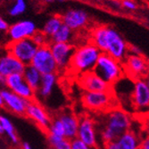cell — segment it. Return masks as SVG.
<instances>
[{
  "mask_svg": "<svg viewBox=\"0 0 149 149\" xmlns=\"http://www.w3.org/2000/svg\"><path fill=\"white\" fill-rule=\"evenodd\" d=\"M104 113L101 128L97 130L103 146L130 130L132 126L131 116L120 108L115 107Z\"/></svg>",
  "mask_w": 149,
  "mask_h": 149,
  "instance_id": "obj_1",
  "label": "cell"
},
{
  "mask_svg": "<svg viewBox=\"0 0 149 149\" xmlns=\"http://www.w3.org/2000/svg\"><path fill=\"white\" fill-rule=\"evenodd\" d=\"M100 55L101 51L90 41L80 45L74 49L69 69L79 75L93 72Z\"/></svg>",
  "mask_w": 149,
  "mask_h": 149,
  "instance_id": "obj_2",
  "label": "cell"
},
{
  "mask_svg": "<svg viewBox=\"0 0 149 149\" xmlns=\"http://www.w3.org/2000/svg\"><path fill=\"white\" fill-rule=\"evenodd\" d=\"M93 72L112 87L125 75L123 63L115 60L106 53H101Z\"/></svg>",
  "mask_w": 149,
  "mask_h": 149,
  "instance_id": "obj_3",
  "label": "cell"
},
{
  "mask_svg": "<svg viewBox=\"0 0 149 149\" xmlns=\"http://www.w3.org/2000/svg\"><path fill=\"white\" fill-rule=\"evenodd\" d=\"M81 102L87 109L97 113H105L116 107L115 95L113 89L104 92L83 91Z\"/></svg>",
  "mask_w": 149,
  "mask_h": 149,
  "instance_id": "obj_4",
  "label": "cell"
},
{
  "mask_svg": "<svg viewBox=\"0 0 149 149\" xmlns=\"http://www.w3.org/2000/svg\"><path fill=\"white\" fill-rule=\"evenodd\" d=\"M130 103L134 112L140 117L149 113V88L146 78L134 80Z\"/></svg>",
  "mask_w": 149,
  "mask_h": 149,
  "instance_id": "obj_5",
  "label": "cell"
},
{
  "mask_svg": "<svg viewBox=\"0 0 149 149\" xmlns=\"http://www.w3.org/2000/svg\"><path fill=\"white\" fill-rule=\"evenodd\" d=\"M129 45L120 33L113 29L112 27H107V40L105 53L115 60L123 63L129 52Z\"/></svg>",
  "mask_w": 149,
  "mask_h": 149,
  "instance_id": "obj_6",
  "label": "cell"
},
{
  "mask_svg": "<svg viewBox=\"0 0 149 149\" xmlns=\"http://www.w3.org/2000/svg\"><path fill=\"white\" fill-rule=\"evenodd\" d=\"M77 139L94 149L99 148L97 125L94 118L87 114L79 117Z\"/></svg>",
  "mask_w": 149,
  "mask_h": 149,
  "instance_id": "obj_7",
  "label": "cell"
},
{
  "mask_svg": "<svg viewBox=\"0 0 149 149\" xmlns=\"http://www.w3.org/2000/svg\"><path fill=\"white\" fill-rule=\"evenodd\" d=\"M6 48L7 53L11 54L24 65H30L37 52L38 46L31 38H26L19 41L7 42Z\"/></svg>",
  "mask_w": 149,
  "mask_h": 149,
  "instance_id": "obj_8",
  "label": "cell"
},
{
  "mask_svg": "<svg viewBox=\"0 0 149 149\" xmlns=\"http://www.w3.org/2000/svg\"><path fill=\"white\" fill-rule=\"evenodd\" d=\"M31 65L42 75L56 73L58 72L56 63L54 59L49 45L38 47L34 55Z\"/></svg>",
  "mask_w": 149,
  "mask_h": 149,
  "instance_id": "obj_9",
  "label": "cell"
},
{
  "mask_svg": "<svg viewBox=\"0 0 149 149\" xmlns=\"http://www.w3.org/2000/svg\"><path fill=\"white\" fill-rule=\"evenodd\" d=\"M24 116L31 120L40 130L45 132H47L52 120V116L47 110V108L41 104V102L38 101L37 99H33L29 102Z\"/></svg>",
  "mask_w": 149,
  "mask_h": 149,
  "instance_id": "obj_10",
  "label": "cell"
},
{
  "mask_svg": "<svg viewBox=\"0 0 149 149\" xmlns=\"http://www.w3.org/2000/svg\"><path fill=\"white\" fill-rule=\"evenodd\" d=\"M147 63L148 62L146 59L140 55L129 54L123 63L124 74L133 80L146 78L147 72Z\"/></svg>",
  "mask_w": 149,
  "mask_h": 149,
  "instance_id": "obj_11",
  "label": "cell"
},
{
  "mask_svg": "<svg viewBox=\"0 0 149 149\" xmlns=\"http://www.w3.org/2000/svg\"><path fill=\"white\" fill-rule=\"evenodd\" d=\"M38 31L37 25L31 20H22L9 25L6 32L8 41H19V40L31 38Z\"/></svg>",
  "mask_w": 149,
  "mask_h": 149,
  "instance_id": "obj_12",
  "label": "cell"
},
{
  "mask_svg": "<svg viewBox=\"0 0 149 149\" xmlns=\"http://www.w3.org/2000/svg\"><path fill=\"white\" fill-rule=\"evenodd\" d=\"M49 47L58 71L69 69L75 47L71 43H49Z\"/></svg>",
  "mask_w": 149,
  "mask_h": 149,
  "instance_id": "obj_13",
  "label": "cell"
},
{
  "mask_svg": "<svg viewBox=\"0 0 149 149\" xmlns=\"http://www.w3.org/2000/svg\"><path fill=\"white\" fill-rule=\"evenodd\" d=\"M5 88L28 101L36 97V92L26 82L22 74H13L6 77Z\"/></svg>",
  "mask_w": 149,
  "mask_h": 149,
  "instance_id": "obj_14",
  "label": "cell"
},
{
  "mask_svg": "<svg viewBox=\"0 0 149 149\" xmlns=\"http://www.w3.org/2000/svg\"><path fill=\"white\" fill-rule=\"evenodd\" d=\"M1 93L4 107L7 111L18 116L25 115L27 106H28L30 101L21 97L18 95L15 94L6 88L1 89Z\"/></svg>",
  "mask_w": 149,
  "mask_h": 149,
  "instance_id": "obj_15",
  "label": "cell"
},
{
  "mask_svg": "<svg viewBox=\"0 0 149 149\" xmlns=\"http://www.w3.org/2000/svg\"><path fill=\"white\" fill-rule=\"evenodd\" d=\"M63 24L73 31L84 29L89 22L88 13L81 9H71L61 15Z\"/></svg>",
  "mask_w": 149,
  "mask_h": 149,
  "instance_id": "obj_16",
  "label": "cell"
},
{
  "mask_svg": "<svg viewBox=\"0 0 149 149\" xmlns=\"http://www.w3.org/2000/svg\"><path fill=\"white\" fill-rule=\"evenodd\" d=\"M79 87L83 91L87 92H104L110 91L113 87L106 83L101 78L93 72H89L84 74H81L79 77Z\"/></svg>",
  "mask_w": 149,
  "mask_h": 149,
  "instance_id": "obj_17",
  "label": "cell"
},
{
  "mask_svg": "<svg viewBox=\"0 0 149 149\" xmlns=\"http://www.w3.org/2000/svg\"><path fill=\"white\" fill-rule=\"evenodd\" d=\"M140 138L132 130L103 146V149H139Z\"/></svg>",
  "mask_w": 149,
  "mask_h": 149,
  "instance_id": "obj_18",
  "label": "cell"
},
{
  "mask_svg": "<svg viewBox=\"0 0 149 149\" xmlns=\"http://www.w3.org/2000/svg\"><path fill=\"white\" fill-rule=\"evenodd\" d=\"M63 124L64 130V138L72 140L77 138L79 128V117L71 110H63L56 114Z\"/></svg>",
  "mask_w": 149,
  "mask_h": 149,
  "instance_id": "obj_19",
  "label": "cell"
},
{
  "mask_svg": "<svg viewBox=\"0 0 149 149\" xmlns=\"http://www.w3.org/2000/svg\"><path fill=\"white\" fill-rule=\"evenodd\" d=\"M25 66L7 52L0 56V73L5 78L13 74H22Z\"/></svg>",
  "mask_w": 149,
  "mask_h": 149,
  "instance_id": "obj_20",
  "label": "cell"
},
{
  "mask_svg": "<svg viewBox=\"0 0 149 149\" xmlns=\"http://www.w3.org/2000/svg\"><path fill=\"white\" fill-rule=\"evenodd\" d=\"M57 84V75L56 73H50L42 75L41 81L38 88L36 91V97L38 101L41 102L49 98L55 90Z\"/></svg>",
  "mask_w": 149,
  "mask_h": 149,
  "instance_id": "obj_21",
  "label": "cell"
},
{
  "mask_svg": "<svg viewBox=\"0 0 149 149\" xmlns=\"http://www.w3.org/2000/svg\"><path fill=\"white\" fill-rule=\"evenodd\" d=\"M107 27L104 25L97 26L92 30L90 34V42L96 46L101 53H105L106 50Z\"/></svg>",
  "mask_w": 149,
  "mask_h": 149,
  "instance_id": "obj_22",
  "label": "cell"
},
{
  "mask_svg": "<svg viewBox=\"0 0 149 149\" xmlns=\"http://www.w3.org/2000/svg\"><path fill=\"white\" fill-rule=\"evenodd\" d=\"M22 76L26 82L28 83V85L36 92L40 85L42 74L30 64L25 66V69L22 72Z\"/></svg>",
  "mask_w": 149,
  "mask_h": 149,
  "instance_id": "obj_23",
  "label": "cell"
},
{
  "mask_svg": "<svg viewBox=\"0 0 149 149\" xmlns=\"http://www.w3.org/2000/svg\"><path fill=\"white\" fill-rule=\"evenodd\" d=\"M1 121H2V129H3V134H6V136L13 144V146H17L20 144V139L17 135L15 125L13 124L12 120L6 115L1 116Z\"/></svg>",
  "mask_w": 149,
  "mask_h": 149,
  "instance_id": "obj_24",
  "label": "cell"
},
{
  "mask_svg": "<svg viewBox=\"0 0 149 149\" xmlns=\"http://www.w3.org/2000/svg\"><path fill=\"white\" fill-rule=\"evenodd\" d=\"M74 31L63 24L50 38V43H71L74 38ZM72 44V43H71Z\"/></svg>",
  "mask_w": 149,
  "mask_h": 149,
  "instance_id": "obj_25",
  "label": "cell"
},
{
  "mask_svg": "<svg viewBox=\"0 0 149 149\" xmlns=\"http://www.w3.org/2000/svg\"><path fill=\"white\" fill-rule=\"evenodd\" d=\"M62 25H63V22H62L61 15H54L51 16L46 22L41 31L49 38L50 41V38L59 30V28Z\"/></svg>",
  "mask_w": 149,
  "mask_h": 149,
  "instance_id": "obj_26",
  "label": "cell"
},
{
  "mask_svg": "<svg viewBox=\"0 0 149 149\" xmlns=\"http://www.w3.org/2000/svg\"><path fill=\"white\" fill-rule=\"evenodd\" d=\"M49 149H71V140L64 137L47 135Z\"/></svg>",
  "mask_w": 149,
  "mask_h": 149,
  "instance_id": "obj_27",
  "label": "cell"
},
{
  "mask_svg": "<svg viewBox=\"0 0 149 149\" xmlns=\"http://www.w3.org/2000/svg\"><path fill=\"white\" fill-rule=\"evenodd\" d=\"M46 133L47 135H52V136L56 137H64V130L63 124L56 115L55 117H52L50 125Z\"/></svg>",
  "mask_w": 149,
  "mask_h": 149,
  "instance_id": "obj_28",
  "label": "cell"
},
{
  "mask_svg": "<svg viewBox=\"0 0 149 149\" xmlns=\"http://www.w3.org/2000/svg\"><path fill=\"white\" fill-rule=\"evenodd\" d=\"M27 4L25 0H15V2L13 3L12 7L9 10V15L13 17L19 16L26 11Z\"/></svg>",
  "mask_w": 149,
  "mask_h": 149,
  "instance_id": "obj_29",
  "label": "cell"
},
{
  "mask_svg": "<svg viewBox=\"0 0 149 149\" xmlns=\"http://www.w3.org/2000/svg\"><path fill=\"white\" fill-rule=\"evenodd\" d=\"M31 39L33 40V42L38 47H42V46H46V45H49L50 41L49 38L41 31H38L31 38Z\"/></svg>",
  "mask_w": 149,
  "mask_h": 149,
  "instance_id": "obj_30",
  "label": "cell"
},
{
  "mask_svg": "<svg viewBox=\"0 0 149 149\" xmlns=\"http://www.w3.org/2000/svg\"><path fill=\"white\" fill-rule=\"evenodd\" d=\"M71 149H94V148L87 146L82 141H80L76 138L71 140Z\"/></svg>",
  "mask_w": 149,
  "mask_h": 149,
  "instance_id": "obj_31",
  "label": "cell"
},
{
  "mask_svg": "<svg viewBox=\"0 0 149 149\" xmlns=\"http://www.w3.org/2000/svg\"><path fill=\"white\" fill-rule=\"evenodd\" d=\"M121 6L123 8H126L128 10H136L137 9V4L133 0H123L121 2Z\"/></svg>",
  "mask_w": 149,
  "mask_h": 149,
  "instance_id": "obj_32",
  "label": "cell"
},
{
  "mask_svg": "<svg viewBox=\"0 0 149 149\" xmlns=\"http://www.w3.org/2000/svg\"><path fill=\"white\" fill-rule=\"evenodd\" d=\"M139 149H149V134L140 140Z\"/></svg>",
  "mask_w": 149,
  "mask_h": 149,
  "instance_id": "obj_33",
  "label": "cell"
},
{
  "mask_svg": "<svg viewBox=\"0 0 149 149\" xmlns=\"http://www.w3.org/2000/svg\"><path fill=\"white\" fill-rule=\"evenodd\" d=\"M8 28H9V24L1 15H0V31L6 32Z\"/></svg>",
  "mask_w": 149,
  "mask_h": 149,
  "instance_id": "obj_34",
  "label": "cell"
},
{
  "mask_svg": "<svg viewBox=\"0 0 149 149\" xmlns=\"http://www.w3.org/2000/svg\"><path fill=\"white\" fill-rule=\"evenodd\" d=\"M142 121H143V128L144 130L147 132V134H149V113L141 116Z\"/></svg>",
  "mask_w": 149,
  "mask_h": 149,
  "instance_id": "obj_35",
  "label": "cell"
},
{
  "mask_svg": "<svg viewBox=\"0 0 149 149\" xmlns=\"http://www.w3.org/2000/svg\"><path fill=\"white\" fill-rule=\"evenodd\" d=\"M5 85H6V78L0 73V88H5Z\"/></svg>",
  "mask_w": 149,
  "mask_h": 149,
  "instance_id": "obj_36",
  "label": "cell"
},
{
  "mask_svg": "<svg viewBox=\"0 0 149 149\" xmlns=\"http://www.w3.org/2000/svg\"><path fill=\"white\" fill-rule=\"evenodd\" d=\"M21 149H33L28 142H23L21 144Z\"/></svg>",
  "mask_w": 149,
  "mask_h": 149,
  "instance_id": "obj_37",
  "label": "cell"
},
{
  "mask_svg": "<svg viewBox=\"0 0 149 149\" xmlns=\"http://www.w3.org/2000/svg\"><path fill=\"white\" fill-rule=\"evenodd\" d=\"M4 107V103H3V97H2V93H1V88H0V108Z\"/></svg>",
  "mask_w": 149,
  "mask_h": 149,
  "instance_id": "obj_38",
  "label": "cell"
},
{
  "mask_svg": "<svg viewBox=\"0 0 149 149\" xmlns=\"http://www.w3.org/2000/svg\"><path fill=\"white\" fill-rule=\"evenodd\" d=\"M5 35H4V32H1L0 31V45L2 44V42L4 41V39H5Z\"/></svg>",
  "mask_w": 149,
  "mask_h": 149,
  "instance_id": "obj_39",
  "label": "cell"
},
{
  "mask_svg": "<svg viewBox=\"0 0 149 149\" xmlns=\"http://www.w3.org/2000/svg\"><path fill=\"white\" fill-rule=\"evenodd\" d=\"M1 116L2 114L0 113V135L3 134V129H2V121H1Z\"/></svg>",
  "mask_w": 149,
  "mask_h": 149,
  "instance_id": "obj_40",
  "label": "cell"
},
{
  "mask_svg": "<svg viewBox=\"0 0 149 149\" xmlns=\"http://www.w3.org/2000/svg\"><path fill=\"white\" fill-rule=\"evenodd\" d=\"M146 78H149V62L147 63V72H146Z\"/></svg>",
  "mask_w": 149,
  "mask_h": 149,
  "instance_id": "obj_41",
  "label": "cell"
},
{
  "mask_svg": "<svg viewBox=\"0 0 149 149\" xmlns=\"http://www.w3.org/2000/svg\"><path fill=\"white\" fill-rule=\"evenodd\" d=\"M146 84H147V86L149 88V78H146Z\"/></svg>",
  "mask_w": 149,
  "mask_h": 149,
  "instance_id": "obj_42",
  "label": "cell"
},
{
  "mask_svg": "<svg viewBox=\"0 0 149 149\" xmlns=\"http://www.w3.org/2000/svg\"><path fill=\"white\" fill-rule=\"evenodd\" d=\"M45 2H47V3H51V2H53L54 0H44Z\"/></svg>",
  "mask_w": 149,
  "mask_h": 149,
  "instance_id": "obj_43",
  "label": "cell"
},
{
  "mask_svg": "<svg viewBox=\"0 0 149 149\" xmlns=\"http://www.w3.org/2000/svg\"><path fill=\"white\" fill-rule=\"evenodd\" d=\"M58 1H63V0H58Z\"/></svg>",
  "mask_w": 149,
  "mask_h": 149,
  "instance_id": "obj_44",
  "label": "cell"
}]
</instances>
